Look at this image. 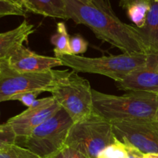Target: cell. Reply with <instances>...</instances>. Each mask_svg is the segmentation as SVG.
Returning <instances> with one entry per match:
<instances>
[{
	"label": "cell",
	"instance_id": "7c38bea8",
	"mask_svg": "<svg viewBox=\"0 0 158 158\" xmlns=\"http://www.w3.org/2000/svg\"><path fill=\"white\" fill-rule=\"evenodd\" d=\"M34 26L24 20L12 30L0 33V62L7 60L14 51L23 45L34 32Z\"/></svg>",
	"mask_w": 158,
	"mask_h": 158
},
{
	"label": "cell",
	"instance_id": "d4e9b609",
	"mask_svg": "<svg viewBox=\"0 0 158 158\" xmlns=\"http://www.w3.org/2000/svg\"><path fill=\"white\" fill-rule=\"evenodd\" d=\"M150 0H120V6L124 9H127L131 5L134 3L139 2H148Z\"/></svg>",
	"mask_w": 158,
	"mask_h": 158
},
{
	"label": "cell",
	"instance_id": "d6986e66",
	"mask_svg": "<svg viewBox=\"0 0 158 158\" xmlns=\"http://www.w3.org/2000/svg\"><path fill=\"white\" fill-rule=\"evenodd\" d=\"M0 158H41L29 151V149L19 144L11 145L10 147L0 153Z\"/></svg>",
	"mask_w": 158,
	"mask_h": 158
},
{
	"label": "cell",
	"instance_id": "4316f807",
	"mask_svg": "<svg viewBox=\"0 0 158 158\" xmlns=\"http://www.w3.org/2000/svg\"><path fill=\"white\" fill-rule=\"evenodd\" d=\"M47 158H64V156H63V151H62V150H61L60 151H59V152L52 154V155L49 156V157Z\"/></svg>",
	"mask_w": 158,
	"mask_h": 158
},
{
	"label": "cell",
	"instance_id": "f546056e",
	"mask_svg": "<svg viewBox=\"0 0 158 158\" xmlns=\"http://www.w3.org/2000/svg\"><path fill=\"white\" fill-rule=\"evenodd\" d=\"M153 1H154V2H158V0H153Z\"/></svg>",
	"mask_w": 158,
	"mask_h": 158
},
{
	"label": "cell",
	"instance_id": "8fae6325",
	"mask_svg": "<svg viewBox=\"0 0 158 158\" xmlns=\"http://www.w3.org/2000/svg\"><path fill=\"white\" fill-rule=\"evenodd\" d=\"M6 61L12 69L20 73L45 72L63 66L62 62L56 56L40 55L24 45L17 48Z\"/></svg>",
	"mask_w": 158,
	"mask_h": 158
},
{
	"label": "cell",
	"instance_id": "44dd1931",
	"mask_svg": "<svg viewBox=\"0 0 158 158\" xmlns=\"http://www.w3.org/2000/svg\"><path fill=\"white\" fill-rule=\"evenodd\" d=\"M71 55L80 56L86 52L88 48V43L80 35H76L70 36L69 41Z\"/></svg>",
	"mask_w": 158,
	"mask_h": 158
},
{
	"label": "cell",
	"instance_id": "52a82bcc",
	"mask_svg": "<svg viewBox=\"0 0 158 158\" xmlns=\"http://www.w3.org/2000/svg\"><path fill=\"white\" fill-rule=\"evenodd\" d=\"M62 70L40 73H20L9 66L6 60L0 62V103L13 96L29 91L49 92L54 88Z\"/></svg>",
	"mask_w": 158,
	"mask_h": 158
},
{
	"label": "cell",
	"instance_id": "e0dca14e",
	"mask_svg": "<svg viewBox=\"0 0 158 158\" xmlns=\"http://www.w3.org/2000/svg\"><path fill=\"white\" fill-rule=\"evenodd\" d=\"M127 145L116 137L112 143L99 154L97 158H127Z\"/></svg>",
	"mask_w": 158,
	"mask_h": 158
},
{
	"label": "cell",
	"instance_id": "5bb4252c",
	"mask_svg": "<svg viewBox=\"0 0 158 158\" xmlns=\"http://www.w3.org/2000/svg\"><path fill=\"white\" fill-rule=\"evenodd\" d=\"M150 5L144 26L138 29L148 50V55H158V2L150 0Z\"/></svg>",
	"mask_w": 158,
	"mask_h": 158
},
{
	"label": "cell",
	"instance_id": "f1b7e54d",
	"mask_svg": "<svg viewBox=\"0 0 158 158\" xmlns=\"http://www.w3.org/2000/svg\"><path fill=\"white\" fill-rule=\"evenodd\" d=\"M8 1L12 2H15V3H16V4H19V5H20V6H22L21 0H8Z\"/></svg>",
	"mask_w": 158,
	"mask_h": 158
},
{
	"label": "cell",
	"instance_id": "cb8c5ba5",
	"mask_svg": "<svg viewBox=\"0 0 158 158\" xmlns=\"http://www.w3.org/2000/svg\"><path fill=\"white\" fill-rule=\"evenodd\" d=\"M125 144L127 145V158H143L144 154H143L141 151L133 147L132 145L127 144V143H125Z\"/></svg>",
	"mask_w": 158,
	"mask_h": 158
},
{
	"label": "cell",
	"instance_id": "ba28073f",
	"mask_svg": "<svg viewBox=\"0 0 158 158\" xmlns=\"http://www.w3.org/2000/svg\"><path fill=\"white\" fill-rule=\"evenodd\" d=\"M118 140L132 145L143 154L158 153V120H121L111 123Z\"/></svg>",
	"mask_w": 158,
	"mask_h": 158
},
{
	"label": "cell",
	"instance_id": "5b68a950",
	"mask_svg": "<svg viewBox=\"0 0 158 158\" xmlns=\"http://www.w3.org/2000/svg\"><path fill=\"white\" fill-rule=\"evenodd\" d=\"M115 139L110 122L94 112L73 123L65 146L77 150L88 158H97L99 154Z\"/></svg>",
	"mask_w": 158,
	"mask_h": 158
},
{
	"label": "cell",
	"instance_id": "30bf717a",
	"mask_svg": "<svg viewBox=\"0 0 158 158\" xmlns=\"http://www.w3.org/2000/svg\"><path fill=\"white\" fill-rule=\"evenodd\" d=\"M117 87L124 91L158 93V55L148 54L143 66L116 82Z\"/></svg>",
	"mask_w": 158,
	"mask_h": 158
},
{
	"label": "cell",
	"instance_id": "6da1fadb",
	"mask_svg": "<svg viewBox=\"0 0 158 158\" xmlns=\"http://www.w3.org/2000/svg\"><path fill=\"white\" fill-rule=\"evenodd\" d=\"M69 19L87 26L99 40L115 46L123 53L148 55L138 28L123 23L113 10L110 0H63Z\"/></svg>",
	"mask_w": 158,
	"mask_h": 158
},
{
	"label": "cell",
	"instance_id": "484cf974",
	"mask_svg": "<svg viewBox=\"0 0 158 158\" xmlns=\"http://www.w3.org/2000/svg\"><path fill=\"white\" fill-rule=\"evenodd\" d=\"M143 158H158V153H148V154H144Z\"/></svg>",
	"mask_w": 158,
	"mask_h": 158
},
{
	"label": "cell",
	"instance_id": "7402d4cb",
	"mask_svg": "<svg viewBox=\"0 0 158 158\" xmlns=\"http://www.w3.org/2000/svg\"><path fill=\"white\" fill-rule=\"evenodd\" d=\"M40 94H42V92H40V91H29V92L22 93V94L13 96L10 100H18L28 108L31 105L33 104Z\"/></svg>",
	"mask_w": 158,
	"mask_h": 158
},
{
	"label": "cell",
	"instance_id": "3957f363",
	"mask_svg": "<svg viewBox=\"0 0 158 158\" xmlns=\"http://www.w3.org/2000/svg\"><path fill=\"white\" fill-rule=\"evenodd\" d=\"M63 66L71 68L75 72L103 75L119 82L126 78L133 71L146 63L148 55L142 53H122L100 57L55 54Z\"/></svg>",
	"mask_w": 158,
	"mask_h": 158
},
{
	"label": "cell",
	"instance_id": "9c48e42d",
	"mask_svg": "<svg viewBox=\"0 0 158 158\" xmlns=\"http://www.w3.org/2000/svg\"><path fill=\"white\" fill-rule=\"evenodd\" d=\"M60 109L61 106L52 97L37 99L26 110L6 122L12 127L19 140L29 136L34 129L51 118Z\"/></svg>",
	"mask_w": 158,
	"mask_h": 158
},
{
	"label": "cell",
	"instance_id": "2e32d148",
	"mask_svg": "<svg viewBox=\"0 0 158 158\" xmlns=\"http://www.w3.org/2000/svg\"><path fill=\"white\" fill-rule=\"evenodd\" d=\"M150 6V1L139 2L131 5L127 9L128 17L136 25V27L140 29L144 26Z\"/></svg>",
	"mask_w": 158,
	"mask_h": 158
},
{
	"label": "cell",
	"instance_id": "83f0119b",
	"mask_svg": "<svg viewBox=\"0 0 158 158\" xmlns=\"http://www.w3.org/2000/svg\"><path fill=\"white\" fill-rule=\"evenodd\" d=\"M78 1L81 2L83 3H85V4H89V3H91L92 0H78Z\"/></svg>",
	"mask_w": 158,
	"mask_h": 158
},
{
	"label": "cell",
	"instance_id": "4dcf8cb0",
	"mask_svg": "<svg viewBox=\"0 0 158 158\" xmlns=\"http://www.w3.org/2000/svg\"><path fill=\"white\" fill-rule=\"evenodd\" d=\"M157 120H158V114H157Z\"/></svg>",
	"mask_w": 158,
	"mask_h": 158
},
{
	"label": "cell",
	"instance_id": "8992f818",
	"mask_svg": "<svg viewBox=\"0 0 158 158\" xmlns=\"http://www.w3.org/2000/svg\"><path fill=\"white\" fill-rule=\"evenodd\" d=\"M73 124V121L69 114L61 108L51 118L34 129L29 136L21 139L20 146L41 158L49 157L64 148Z\"/></svg>",
	"mask_w": 158,
	"mask_h": 158
},
{
	"label": "cell",
	"instance_id": "7a4b0ae2",
	"mask_svg": "<svg viewBox=\"0 0 158 158\" xmlns=\"http://www.w3.org/2000/svg\"><path fill=\"white\" fill-rule=\"evenodd\" d=\"M94 112L109 122L157 120L158 95L156 93L131 91L121 96L92 89Z\"/></svg>",
	"mask_w": 158,
	"mask_h": 158
},
{
	"label": "cell",
	"instance_id": "ffe728a7",
	"mask_svg": "<svg viewBox=\"0 0 158 158\" xmlns=\"http://www.w3.org/2000/svg\"><path fill=\"white\" fill-rule=\"evenodd\" d=\"M26 12L20 5L8 0H0V19L8 15L26 16Z\"/></svg>",
	"mask_w": 158,
	"mask_h": 158
},
{
	"label": "cell",
	"instance_id": "4fadbf2b",
	"mask_svg": "<svg viewBox=\"0 0 158 158\" xmlns=\"http://www.w3.org/2000/svg\"><path fill=\"white\" fill-rule=\"evenodd\" d=\"M21 5L26 12L52 19H69L63 0H21Z\"/></svg>",
	"mask_w": 158,
	"mask_h": 158
},
{
	"label": "cell",
	"instance_id": "603a6c76",
	"mask_svg": "<svg viewBox=\"0 0 158 158\" xmlns=\"http://www.w3.org/2000/svg\"><path fill=\"white\" fill-rule=\"evenodd\" d=\"M62 151L64 158H88L77 150L67 146H64V148L62 149Z\"/></svg>",
	"mask_w": 158,
	"mask_h": 158
},
{
	"label": "cell",
	"instance_id": "ac0fdd59",
	"mask_svg": "<svg viewBox=\"0 0 158 158\" xmlns=\"http://www.w3.org/2000/svg\"><path fill=\"white\" fill-rule=\"evenodd\" d=\"M18 137L12 127L6 122L0 124V153L7 149L11 145L17 144Z\"/></svg>",
	"mask_w": 158,
	"mask_h": 158
},
{
	"label": "cell",
	"instance_id": "277c9868",
	"mask_svg": "<svg viewBox=\"0 0 158 158\" xmlns=\"http://www.w3.org/2000/svg\"><path fill=\"white\" fill-rule=\"evenodd\" d=\"M92 89L89 82L77 72L62 70L51 94L76 123L94 113Z\"/></svg>",
	"mask_w": 158,
	"mask_h": 158
},
{
	"label": "cell",
	"instance_id": "9a60e30c",
	"mask_svg": "<svg viewBox=\"0 0 158 158\" xmlns=\"http://www.w3.org/2000/svg\"><path fill=\"white\" fill-rule=\"evenodd\" d=\"M70 35L67 32V29L64 23H58L56 26V32L52 35L50 42L54 46L55 54H68L71 55Z\"/></svg>",
	"mask_w": 158,
	"mask_h": 158
}]
</instances>
